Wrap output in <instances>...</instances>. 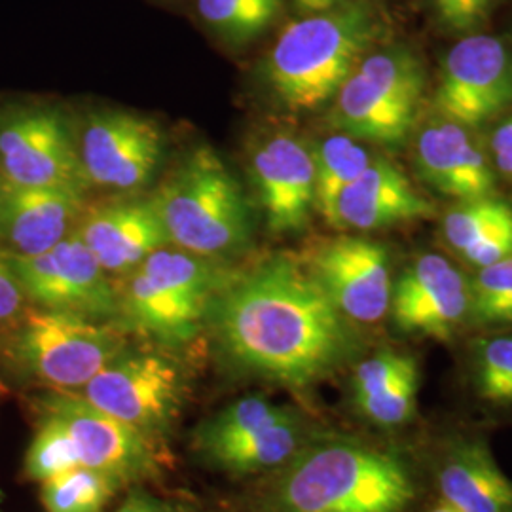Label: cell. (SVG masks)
Instances as JSON below:
<instances>
[{"label": "cell", "mask_w": 512, "mask_h": 512, "mask_svg": "<svg viewBox=\"0 0 512 512\" xmlns=\"http://www.w3.org/2000/svg\"><path fill=\"white\" fill-rule=\"evenodd\" d=\"M0 177L25 186L86 192L78 137L63 110L42 103L0 109Z\"/></svg>", "instance_id": "cell-8"}, {"label": "cell", "mask_w": 512, "mask_h": 512, "mask_svg": "<svg viewBox=\"0 0 512 512\" xmlns=\"http://www.w3.org/2000/svg\"><path fill=\"white\" fill-rule=\"evenodd\" d=\"M27 298L12 268L10 255L0 247V325H12L25 311Z\"/></svg>", "instance_id": "cell-32"}, {"label": "cell", "mask_w": 512, "mask_h": 512, "mask_svg": "<svg viewBox=\"0 0 512 512\" xmlns=\"http://www.w3.org/2000/svg\"><path fill=\"white\" fill-rule=\"evenodd\" d=\"M86 213V192L61 186H25L0 177V247L35 256L67 238Z\"/></svg>", "instance_id": "cell-17"}, {"label": "cell", "mask_w": 512, "mask_h": 512, "mask_svg": "<svg viewBox=\"0 0 512 512\" xmlns=\"http://www.w3.org/2000/svg\"><path fill=\"white\" fill-rule=\"evenodd\" d=\"M78 150L90 186L131 192L152 181L164 158V131L131 110H97L86 118Z\"/></svg>", "instance_id": "cell-13"}, {"label": "cell", "mask_w": 512, "mask_h": 512, "mask_svg": "<svg viewBox=\"0 0 512 512\" xmlns=\"http://www.w3.org/2000/svg\"><path fill=\"white\" fill-rule=\"evenodd\" d=\"M198 12L207 27L232 44L251 42L274 23L245 0H198Z\"/></svg>", "instance_id": "cell-31"}, {"label": "cell", "mask_w": 512, "mask_h": 512, "mask_svg": "<svg viewBox=\"0 0 512 512\" xmlns=\"http://www.w3.org/2000/svg\"><path fill=\"white\" fill-rule=\"evenodd\" d=\"M251 6H255L256 10H260L262 14H266L270 19H277L281 8H283V0H245Z\"/></svg>", "instance_id": "cell-37"}, {"label": "cell", "mask_w": 512, "mask_h": 512, "mask_svg": "<svg viewBox=\"0 0 512 512\" xmlns=\"http://www.w3.org/2000/svg\"><path fill=\"white\" fill-rule=\"evenodd\" d=\"M10 262L27 302L37 308L92 321L120 317L118 287L76 230L40 255H10Z\"/></svg>", "instance_id": "cell-9"}, {"label": "cell", "mask_w": 512, "mask_h": 512, "mask_svg": "<svg viewBox=\"0 0 512 512\" xmlns=\"http://www.w3.org/2000/svg\"><path fill=\"white\" fill-rule=\"evenodd\" d=\"M512 226V205L497 196L459 202L442 217L444 243L465 260L495 234Z\"/></svg>", "instance_id": "cell-25"}, {"label": "cell", "mask_w": 512, "mask_h": 512, "mask_svg": "<svg viewBox=\"0 0 512 512\" xmlns=\"http://www.w3.org/2000/svg\"><path fill=\"white\" fill-rule=\"evenodd\" d=\"M304 425L293 414L234 444L222 446L205 458L234 475H253L287 465L304 446Z\"/></svg>", "instance_id": "cell-23"}, {"label": "cell", "mask_w": 512, "mask_h": 512, "mask_svg": "<svg viewBox=\"0 0 512 512\" xmlns=\"http://www.w3.org/2000/svg\"><path fill=\"white\" fill-rule=\"evenodd\" d=\"M80 465L82 463L78 448L65 425L52 416L42 414L37 433L31 440L23 461L25 476L42 484Z\"/></svg>", "instance_id": "cell-29"}, {"label": "cell", "mask_w": 512, "mask_h": 512, "mask_svg": "<svg viewBox=\"0 0 512 512\" xmlns=\"http://www.w3.org/2000/svg\"><path fill=\"white\" fill-rule=\"evenodd\" d=\"M461 2H463L467 19H469L471 31H475L478 25L484 23V19L488 18V12L494 4V0H461Z\"/></svg>", "instance_id": "cell-35"}, {"label": "cell", "mask_w": 512, "mask_h": 512, "mask_svg": "<svg viewBox=\"0 0 512 512\" xmlns=\"http://www.w3.org/2000/svg\"><path fill=\"white\" fill-rule=\"evenodd\" d=\"M76 234L107 274H129L148 256L171 247L152 198H122L82 215Z\"/></svg>", "instance_id": "cell-19"}, {"label": "cell", "mask_w": 512, "mask_h": 512, "mask_svg": "<svg viewBox=\"0 0 512 512\" xmlns=\"http://www.w3.org/2000/svg\"><path fill=\"white\" fill-rule=\"evenodd\" d=\"M353 403L374 425L395 429L414 418L420 391L418 361L395 349L374 353L355 366Z\"/></svg>", "instance_id": "cell-21"}, {"label": "cell", "mask_w": 512, "mask_h": 512, "mask_svg": "<svg viewBox=\"0 0 512 512\" xmlns=\"http://www.w3.org/2000/svg\"><path fill=\"white\" fill-rule=\"evenodd\" d=\"M249 162L256 198L270 232L304 230L315 211L313 147L291 133H275L253 148Z\"/></svg>", "instance_id": "cell-16"}, {"label": "cell", "mask_w": 512, "mask_h": 512, "mask_svg": "<svg viewBox=\"0 0 512 512\" xmlns=\"http://www.w3.org/2000/svg\"><path fill=\"white\" fill-rule=\"evenodd\" d=\"M488 154L499 175L512 183V114L503 118L490 133Z\"/></svg>", "instance_id": "cell-33"}, {"label": "cell", "mask_w": 512, "mask_h": 512, "mask_svg": "<svg viewBox=\"0 0 512 512\" xmlns=\"http://www.w3.org/2000/svg\"><path fill=\"white\" fill-rule=\"evenodd\" d=\"M293 414L291 408L272 403L264 397L241 399L203 423L198 433V448L207 456Z\"/></svg>", "instance_id": "cell-26"}, {"label": "cell", "mask_w": 512, "mask_h": 512, "mask_svg": "<svg viewBox=\"0 0 512 512\" xmlns=\"http://www.w3.org/2000/svg\"><path fill=\"white\" fill-rule=\"evenodd\" d=\"M421 179L458 202L495 196V167L473 128L439 118L421 129L414 145Z\"/></svg>", "instance_id": "cell-18"}, {"label": "cell", "mask_w": 512, "mask_h": 512, "mask_svg": "<svg viewBox=\"0 0 512 512\" xmlns=\"http://www.w3.org/2000/svg\"><path fill=\"white\" fill-rule=\"evenodd\" d=\"M414 497L401 456L349 439L302 446L275 486L279 512H404Z\"/></svg>", "instance_id": "cell-3"}, {"label": "cell", "mask_w": 512, "mask_h": 512, "mask_svg": "<svg viewBox=\"0 0 512 512\" xmlns=\"http://www.w3.org/2000/svg\"><path fill=\"white\" fill-rule=\"evenodd\" d=\"M169 243L219 260L241 255L253 239V213L241 184L209 145L190 150L154 196Z\"/></svg>", "instance_id": "cell-4"}, {"label": "cell", "mask_w": 512, "mask_h": 512, "mask_svg": "<svg viewBox=\"0 0 512 512\" xmlns=\"http://www.w3.org/2000/svg\"><path fill=\"white\" fill-rule=\"evenodd\" d=\"M42 414L65 425L80 463L110 476L118 486L145 480L160 471L154 437L88 403L73 391H54L42 399Z\"/></svg>", "instance_id": "cell-12"}, {"label": "cell", "mask_w": 512, "mask_h": 512, "mask_svg": "<svg viewBox=\"0 0 512 512\" xmlns=\"http://www.w3.org/2000/svg\"><path fill=\"white\" fill-rule=\"evenodd\" d=\"M427 512H459L454 509V507H450V505H446L444 501L440 503L439 507H435V509H431V511Z\"/></svg>", "instance_id": "cell-38"}, {"label": "cell", "mask_w": 512, "mask_h": 512, "mask_svg": "<svg viewBox=\"0 0 512 512\" xmlns=\"http://www.w3.org/2000/svg\"><path fill=\"white\" fill-rule=\"evenodd\" d=\"M425 88L427 73L414 50H372L330 101V126L361 143L401 147L416 128Z\"/></svg>", "instance_id": "cell-6"}, {"label": "cell", "mask_w": 512, "mask_h": 512, "mask_svg": "<svg viewBox=\"0 0 512 512\" xmlns=\"http://www.w3.org/2000/svg\"><path fill=\"white\" fill-rule=\"evenodd\" d=\"M476 395L492 406H512V332L480 336L471 348Z\"/></svg>", "instance_id": "cell-28"}, {"label": "cell", "mask_w": 512, "mask_h": 512, "mask_svg": "<svg viewBox=\"0 0 512 512\" xmlns=\"http://www.w3.org/2000/svg\"><path fill=\"white\" fill-rule=\"evenodd\" d=\"M389 313L412 336L450 340L471 315V281L448 258H414L393 281Z\"/></svg>", "instance_id": "cell-15"}, {"label": "cell", "mask_w": 512, "mask_h": 512, "mask_svg": "<svg viewBox=\"0 0 512 512\" xmlns=\"http://www.w3.org/2000/svg\"><path fill=\"white\" fill-rule=\"evenodd\" d=\"M433 215V203L421 196L397 165L374 158L338 196L330 226L370 232Z\"/></svg>", "instance_id": "cell-20"}, {"label": "cell", "mask_w": 512, "mask_h": 512, "mask_svg": "<svg viewBox=\"0 0 512 512\" xmlns=\"http://www.w3.org/2000/svg\"><path fill=\"white\" fill-rule=\"evenodd\" d=\"M374 156L368 148L344 133H334L313 147L315 211L332 224L334 205L342 190L353 183Z\"/></svg>", "instance_id": "cell-24"}, {"label": "cell", "mask_w": 512, "mask_h": 512, "mask_svg": "<svg viewBox=\"0 0 512 512\" xmlns=\"http://www.w3.org/2000/svg\"><path fill=\"white\" fill-rule=\"evenodd\" d=\"M122 351L124 338L101 321L44 308L23 311L6 340L10 361L55 391L82 389Z\"/></svg>", "instance_id": "cell-7"}, {"label": "cell", "mask_w": 512, "mask_h": 512, "mask_svg": "<svg viewBox=\"0 0 512 512\" xmlns=\"http://www.w3.org/2000/svg\"><path fill=\"white\" fill-rule=\"evenodd\" d=\"M469 319L476 325H512V256L476 270Z\"/></svg>", "instance_id": "cell-30"}, {"label": "cell", "mask_w": 512, "mask_h": 512, "mask_svg": "<svg viewBox=\"0 0 512 512\" xmlns=\"http://www.w3.org/2000/svg\"><path fill=\"white\" fill-rule=\"evenodd\" d=\"M382 35L384 18L372 0H342L281 33L262 65L264 80L283 107L321 109Z\"/></svg>", "instance_id": "cell-2"}, {"label": "cell", "mask_w": 512, "mask_h": 512, "mask_svg": "<svg viewBox=\"0 0 512 512\" xmlns=\"http://www.w3.org/2000/svg\"><path fill=\"white\" fill-rule=\"evenodd\" d=\"M304 264L351 323L374 325L389 313L393 277L382 243L351 236L325 239L311 247Z\"/></svg>", "instance_id": "cell-14"}, {"label": "cell", "mask_w": 512, "mask_h": 512, "mask_svg": "<svg viewBox=\"0 0 512 512\" xmlns=\"http://www.w3.org/2000/svg\"><path fill=\"white\" fill-rule=\"evenodd\" d=\"M207 321L234 365L294 389L329 378L359 349L355 323L293 256H272L232 275Z\"/></svg>", "instance_id": "cell-1"}, {"label": "cell", "mask_w": 512, "mask_h": 512, "mask_svg": "<svg viewBox=\"0 0 512 512\" xmlns=\"http://www.w3.org/2000/svg\"><path fill=\"white\" fill-rule=\"evenodd\" d=\"M442 501L459 512H512V480L480 439L454 442L440 461Z\"/></svg>", "instance_id": "cell-22"}, {"label": "cell", "mask_w": 512, "mask_h": 512, "mask_svg": "<svg viewBox=\"0 0 512 512\" xmlns=\"http://www.w3.org/2000/svg\"><path fill=\"white\" fill-rule=\"evenodd\" d=\"M217 260L164 247L118 287L120 317L165 346L196 338L220 289L230 281Z\"/></svg>", "instance_id": "cell-5"}, {"label": "cell", "mask_w": 512, "mask_h": 512, "mask_svg": "<svg viewBox=\"0 0 512 512\" xmlns=\"http://www.w3.org/2000/svg\"><path fill=\"white\" fill-rule=\"evenodd\" d=\"M114 512H186L181 507L162 501L145 492H135Z\"/></svg>", "instance_id": "cell-34"}, {"label": "cell", "mask_w": 512, "mask_h": 512, "mask_svg": "<svg viewBox=\"0 0 512 512\" xmlns=\"http://www.w3.org/2000/svg\"><path fill=\"white\" fill-rule=\"evenodd\" d=\"M40 486V499L48 512H101L118 488L110 476L84 465Z\"/></svg>", "instance_id": "cell-27"}, {"label": "cell", "mask_w": 512, "mask_h": 512, "mask_svg": "<svg viewBox=\"0 0 512 512\" xmlns=\"http://www.w3.org/2000/svg\"><path fill=\"white\" fill-rule=\"evenodd\" d=\"M184 382L179 366L158 353L122 351L82 387V397L156 437L177 416Z\"/></svg>", "instance_id": "cell-10"}, {"label": "cell", "mask_w": 512, "mask_h": 512, "mask_svg": "<svg viewBox=\"0 0 512 512\" xmlns=\"http://www.w3.org/2000/svg\"><path fill=\"white\" fill-rule=\"evenodd\" d=\"M435 107L473 129L512 109L511 48L492 35L461 38L442 59Z\"/></svg>", "instance_id": "cell-11"}, {"label": "cell", "mask_w": 512, "mask_h": 512, "mask_svg": "<svg viewBox=\"0 0 512 512\" xmlns=\"http://www.w3.org/2000/svg\"><path fill=\"white\" fill-rule=\"evenodd\" d=\"M342 0H294L296 8L304 14V16H310V14H319V12H325L334 8L336 4H340Z\"/></svg>", "instance_id": "cell-36"}]
</instances>
